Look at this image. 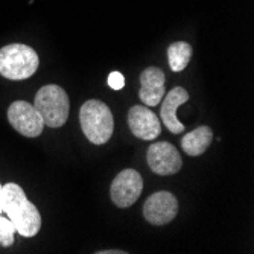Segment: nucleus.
<instances>
[{
	"label": "nucleus",
	"mask_w": 254,
	"mask_h": 254,
	"mask_svg": "<svg viewBox=\"0 0 254 254\" xmlns=\"http://www.w3.org/2000/svg\"><path fill=\"white\" fill-rule=\"evenodd\" d=\"M3 213L12 221L17 233L25 238L35 236L41 228V215L37 207L26 198L18 184L6 183L0 190Z\"/></svg>",
	"instance_id": "nucleus-1"
},
{
	"label": "nucleus",
	"mask_w": 254,
	"mask_h": 254,
	"mask_svg": "<svg viewBox=\"0 0 254 254\" xmlns=\"http://www.w3.org/2000/svg\"><path fill=\"white\" fill-rule=\"evenodd\" d=\"M79 124L87 140L93 145L107 143L114 131L111 110L107 104L98 99H90L81 107Z\"/></svg>",
	"instance_id": "nucleus-2"
},
{
	"label": "nucleus",
	"mask_w": 254,
	"mask_h": 254,
	"mask_svg": "<svg viewBox=\"0 0 254 254\" xmlns=\"http://www.w3.org/2000/svg\"><path fill=\"white\" fill-rule=\"evenodd\" d=\"M38 65L40 58L31 46L14 43L0 49V75L8 79H28L37 72Z\"/></svg>",
	"instance_id": "nucleus-3"
},
{
	"label": "nucleus",
	"mask_w": 254,
	"mask_h": 254,
	"mask_svg": "<svg viewBox=\"0 0 254 254\" xmlns=\"http://www.w3.org/2000/svg\"><path fill=\"white\" fill-rule=\"evenodd\" d=\"M35 110L49 128H60L68 119V111H70V101L68 96L60 85L49 84L38 90L34 101Z\"/></svg>",
	"instance_id": "nucleus-4"
},
{
	"label": "nucleus",
	"mask_w": 254,
	"mask_h": 254,
	"mask_svg": "<svg viewBox=\"0 0 254 254\" xmlns=\"http://www.w3.org/2000/svg\"><path fill=\"white\" fill-rule=\"evenodd\" d=\"M143 178L135 169H124L113 180L110 188L111 201L121 209L131 207L142 195Z\"/></svg>",
	"instance_id": "nucleus-5"
},
{
	"label": "nucleus",
	"mask_w": 254,
	"mask_h": 254,
	"mask_svg": "<svg viewBox=\"0 0 254 254\" xmlns=\"http://www.w3.org/2000/svg\"><path fill=\"white\" fill-rule=\"evenodd\" d=\"M11 127L25 137H38L44 129V122L35 107L26 101H15L8 108Z\"/></svg>",
	"instance_id": "nucleus-6"
},
{
	"label": "nucleus",
	"mask_w": 254,
	"mask_h": 254,
	"mask_svg": "<svg viewBox=\"0 0 254 254\" xmlns=\"http://www.w3.org/2000/svg\"><path fill=\"white\" fill-rule=\"evenodd\" d=\"M178 213V201L171 192L160 190L152 193L143 205V216L152 225H166Z\"/></svg>",
	"instance_id": "nucleus-7"
},
{
	"label": "nucleus",
	"mask_w": 254,
	"mask_h": 254,
	"mask_svg": "<svg viewBox=\"0 0 254 254\" xmlns=\"http://www.w3.org/2000/svg\"><path fill=\"white\" fill-rule=\"evenodd\" d=\"M146 160L151 171L157 175H174L183 166L180 152L169 142L152 143L148 148Z\"/></svg>",
	"instance_id": "nucleus-8"
},
{
	"label": "nucleus",
	"mask_w": 254,
	"mask_h": 254,
	"mask_svg": "<svg viewBox=\"0 0 254 254\" xmlns=\"http://www.w3.org/2000/svg\"><path fill=\"white\" fill-rule=\"evenodd\" d=\"M128 127L131 132L142 140H155L161 132V125L157 114L143 105H134L129 108Z\"/></svg>",
	"instance_id": "nucleus-9"
},
{
	"label": "nucleus",
	"mask_w": 254,
	"mask_h": 254,
	"mask_svg": "<svg viewBox=\"0 0 254 254\" xmlns=\"http://www.w3.org/2000/svg\"><path fill=\"white\" fill-rule=\"evenodd\" d=\"M166 76L158 67H148L140 73L138 98L148 107H157L166 95Z\"/></svg>",
	"instance_id": "nucleus-10"
},
{
	"label": "nucleus",
	"mask_w": 254,
	"mask_h": 254,
	"mask_svg": "<svg viewBox=\"0 0 254 254\" xmlns=\"http://www.w3.org/2000/svg\"><path fill=\"white\" fill-rule=\"evenodd\" d=\"M189 101V93L183 87H174L165 96L160 108V119L172 134H180L184 129V124L177 119V108Z\"/></svg>",
	"instance_id": "nucleus-11"
},
{
	"label": "nucleus",
	"mask_w": 254,
	"mask_h": 254,
	"mask_svg": "<svg viewBox=\"0 0 254 254\" xmlns=\"http://www.w3.org/2000/svg\"><path fill=\"white\" fill-rule=\"evenodd\" d=\"M213 140V132L210 127H198L196 129L184 134L181 138V148L190 157H198L209 149Z\"/></svg>",
	"instance_id": "nucleus-12"
},
{
	"label": "nucleus",
	"mask_w": 254,
	"mask_h": 254,
	"mask_svg": "<svg viewBox=\"0 0 254 254\" xmlns=\"http://www.w3.org/2000/svg\"><path fill=\"white\" fill-rule=\"evenodd\" d=\"M192 46L186 41H177L172 43L168 48V61L171 70L178 73L183 72L188 67L192 58Z\"/></svg>",
	"instance_id": "nucleus-13"
},
{
	"label": "nucleus",
	"mask_w": 254,
	"mask_h": 254,
	"mask_svg": "<svg viewBox=\"0 0 254 254\" xmlns=\"http://www.w3.org/2000/svg\"><path fill=\"white\" fill-rule=\"evenodd\" d=\"M15 227L12 221L8 216L0 215V245L2 247H11L14 244L15 236Z\"/></svg>",
	"instance_id": "nucleus-14"
},
{
	"label": "nucleus",
	"mask_w": 254,
	"mask_h": 254,
	"mask_svg": "<svg viewBox=\"0 0 254 254\" xmlns=\"http://www.w3.org/2000/svg\"><path fill=\"white\" fill-rule=\"evenodd\" d=\"M108 85L113 90H122L125 87V78L121 72H113L108 76Z\"/></svg>",
	"instance_id": "nucleus-15"
},
{
	"label": "nucleus",
	"mask_w": 254,
	"mask_h": 254,
	"mask_svg": "<svg viewBox=\"0 0 254 254\" xmlns=\"http://www.w3.org/2000/svg\"><path fill=\"white\" fill-rule=\"evenodd\" d=\"M98 254H127V251L121 250H105V251H96Z\"/></svg>",
	"instance_id": "nucleus-16"
},
{
	"label": "nucleus",
	"mask_w": 254,
	"mask_h": 254,
	"mask_svg": "<svg viewBox=\"0 0 254 254\" xmlns=\"http://www.w3.org/2000/svg\"><path fill=\"white\" fill-rule=\"evenodd\" d=\"M0 190H2V184H0ZM3 213V210H2V202H0V215Z\"/></svg>",
	"instance_id": "nucleus-17"
}]
</instances>
